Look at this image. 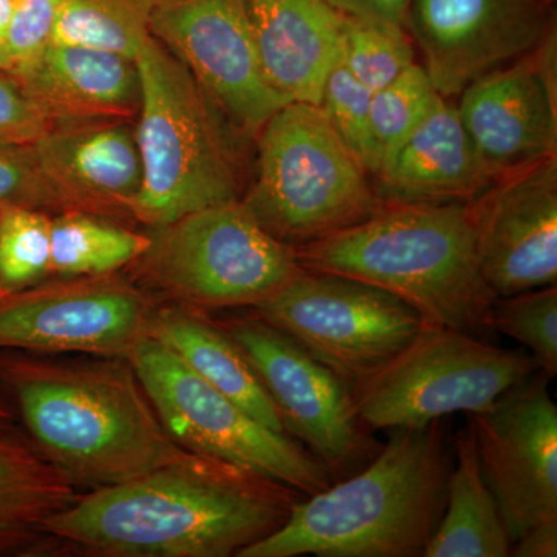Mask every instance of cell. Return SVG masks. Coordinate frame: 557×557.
I'll return each mask as SVG.
<instances>
[{"label": "cell", "instance_id": "35", "mask_svg": "<svg viewBox=\"0 0 557 557\" xmlns=\"http://www.w3.org/2000/svg\"><path fill=\"white\" fill-rule=\"evenodd\" d=\"M346 16L405 28L410 0H325Z\"/></svg>", "mask_w": 557, "mask_h": 557}, {"label": "cell", "instance_id": "7", "mask_svg": "<svg viewBox=\"0 0 557 557\" xmlns=\"http://www.w3.org/2000/svg\"><path fill=\"white\" fill-rule=\"evenodd\" d=\"M150 284L194 309L258 307L304 271L240 200L190 212L156 228L138 259Z\"/></svg>", "mask_w": 557, "mask_h": 557}, {"label": "cell", "instance_id": "26", "mask_svg": "<svg viewBox=\"0 0 557 557\" xmlns=\"http://www.w3.org/2000/svg\"><path fill=\"white\" fill-rule=\"evenodd\" d=\"M51 271L64 276H102L137 262L150 237L70 212L51 220Z\"/></svg>", "mask_w": 557, "mask_h": 557}, {"label": "cell", "instance_id": "29", "mask_svg": "<svg viewBox=\"0 0 557 557\" xmlns=\"http://www.w3.org/2000/svg\"><path fill=\"white\" fill-rule=\"evenodd\" d=\"M341 61L373 94L416 64V50L405 28L346 16Z\"/></svg>", "mask_w": 557, "mask_h": 557}, {"label": "cell", "instance_id": "5", "mask_svg": "<svg viewBox=\"0 0 557 557\" xmlns=\"http://www.w3.org/2000/svg\"><path fill=\"white\" fill-rule=\"evenodd\" d=\"M135 67L141 188L132 214L161 228L190 212L239 200L228 145L189 70L152 35Z\"/></svg>", "mask_w": 557, "mask_h": 557}, {"label": "cell", "instance_id": "25", "mask_svg": "<svg viewBox=\"0 0 557 557\" xmlns=\"http://www.w3.org/2000/svg\"><path fill=\"white\" fill-rule=\"evenodd\" d=\"M157 0H65L51 33L54 46L81 47L137 60L150 36Z\"/></svg>", "mask_w": 557, "mask_h": 557}, {"label": "cell", "instance_id": "28", "mask_svg": "<svg viewBox=\"0 0 557 557\" xmlns=\"http://www.w3.org/2000/svg\"><path fill=\"white\" fill-rule=\"evenodd\" d=\"M50 230L38 209L0 205V293L33 287L50 273Z\"/></svg>", "mask_w": 557, "mask_h": 557}, {"label": "cell", "instance_id": "30", "mask_svg": "<svg viewBox=\"0 0 557 557\" xmlns=\"http://www.w3.org/2000/svg\"><path fill=\"white\" fill-rule=\"evenodd\" d=\"M490 327L528 347L539 369L557 373V288L530 289L496 298L491 307Z\"/></svg>", "mask_w": 557, "mask_h": 557}, {"label": "cell", "instance_id": "18", "mask_svg": "<svg viewBox=\"0 0 557 557\" xmlns=\"http://www.w3.org/2000/svg\"><path fill=\"white\" fill-rule=\"evenodd\" d=\"M494 182L446 98L372 180L383 205L471 203Z\"/></svg>", "mask_w": 557, "mask_h": 557}, {"label": "cell", "instance_id": "24", "mask_svg": "<svg viewBox=\"0 0 557 557\" xmlns=\"http://www.w3.org/2000/svg\"><path fill=\"white\" fill-rule=\"evenodd\" d=\"M511 539L493 493L480 471L471 424L456 437V465L450 468L448 496L424 557H507Z\"/></svg>", "mask_w": 557, "mask_h": 557}, {"label": "cell", "instance_id": "1", "mask_svg": "<svg viewBox=\"0 0 557 557\" xmlns=\"http://www.w3.org/2000/svg\"><path fill=\"white\" fill-rule=\"evenodd\" d=\"M302 496L276 480L200 456L79 494L47 520L44 534L100 556H237L284 525Z\"/></svg>", "mask_w": 557, "mask_h": 557}, {"label": "cell", "instance_id": "11", "mask_svg": "<svg viewBox=\"0 0 557 557\" xmlns=\"http://www.w3.org/2000/svg\"><path fill=\"white\" fill-rule=\"evenodd\" d=\"M222 327L258 373L285 431L306 443L332 478L372 457V442L346 381L255 314L231 319Z\"/></svg>", "mask_w": 557, "mask_h": 557}, {"label": "cell", "instance_id": "6", "mask_svg": "<svg viewBox=\"0 0 557 557\" xmlns=\"http://www.w3.org/2000/svg\"><path fill=\"white\" fill-rule=\"evenodd\" d=\"M256 137L255 182L240 201L282 244L295 249L313 244L383 207L368 170L319 106L288 102Z\"/></svg>", "mask_w": 557, "mask_h": 557}, {"label": "cell", "instance_id": "19", "mask_svg": "<svg viewBox=\"0 0 557 557\" xmlns=\"http://www.w3.org/2000/svg\"><path fill=\"white\" fill-rule=\"evenodd\" d=\"M267 79L287 102L321 104L343 58L344 17L325 0H245Z\"/></svg>", "mask_w": 557, "mask_h": 557}, {"label": "cell", "instance_id": "23", "mask_svg": "<svg viewBox=\"0 0 557 557\" xmlns=\"http://www.w3.org/2000/svg\"><path fill=\"white\" fill-rule=\"evenodd\" d=\"M148 336L174 351L209 386L233 399L260 423L288 434L244 351L222 325L209 321L200 309L180 304L153 310Z\"/></svg>", "mask_w": 557, "mask_h": 557}, {"label": "cell", "instance_id": "14", "mask_svg": "<svg viewBox=\"0 0 557 557\" xmlns=\"http://www.w3.org/2000/svg\"><path fill=\"white\" fill-rule=\"evenodd\" d=\"M149 30L247 134L288 104L263 72L245 0H157Z\"/></svg>", "mask_w": 557, "mask_h": 557}, {"label": "cell", "instance_id": "21", "mask_svg": "<svg viewBox=\"0 0 557 557\" xmlns=\"http://www.w3.org/2000/svg\"><path fill=\"white\" fill-rule=\"evenodd\" d=\"M13 75L51 124L94 123L138 108L135 61L119 54L49 44Z\"/></svg>", "mask_w": 557, "mask_h": 557}, {"label": "cell", "instance_id": "9", "mask_svg": "<svg viewBox=\"0 0 557 557\" xmlns=\"http://www.w3.org/2000/svg\"><path fill=\"white\" fill-rule=\"evenodd\" d=\"M126 359L183 448L276 480L304 496L332 485L327 468L298 440L249 416L159 341L146 336Z\"/></svg>", "mask_w": 557, "mask_h": 557}, {"label": "cell", "instance_id": "3", "mask_svg": "<svg viewBox=\"0 0 557 557\" xmlns=\"http://www.w3.org/2000/svg\"><path fill=\"white\" fill-rule=\"evenodd\" d=\"M357 474L296 502L237 557H420L445 511L450 457L438 421L395 428Z\"/></svg>", "mask_w": 557, "mask_h": 557}, {"label": "cell", "instance_id": "20", "mask_svg": "<svg viewBox=\"0 0 557 557\" xmlns=\"http://www.w3.org/2000/svg\"><path fill=\"white\" fill-rule=\"evenodd\" d=\"M58 201L86 209H129L141 188L135 132L121 124H62L33 145Z\"/></svg>", "mask_w": 557, "mask_h": 557}, {"label": "cell", "instance_id": "27", "mask_svg": "<svg viewBox=\"0 0 557 557\" xmlns=\"http://www.w3.org/2000/svg\"><path fill=\"white\" fill-rule=\"evenodd\" d=\"M440 98L426 70L417 62L370 98V177L394 159L398 149L428 119Z\"/></svg>", "mask_w": 557, "mask_h": 557}, {"label": "cell", "instance_id": "34", "mask_svg": "<svg viewBox=\"0 0 557 557\" xmlns=\"http://www.w3.org/2000/svg\"><path fill=\"white\" fill-rule=\"evenodd\" d=\"M50 127L49 119L20 79L0 70V145L33 146Z\"/></svg>", "mask_w": 557, "mask_h": 557}, {"label": "cell", "instance_id": "38", "mask_svg": "<svg viewBox=\"0 0 557 557\" xmlns=\"http://www.w3.org/2000/svg\"><path fill=\"white\" fill-rule=\"evenodd\" d=\"M0 70H7V72H11L10 57L9 53H7L3 44H0Z\"/></svg>", "mask_w": 557, "mask_h": 557}, {"label": "cell", "instance_id": "17", "mask_svg": "<svg viewBox=\"0 0 557 557\" xmlns=\"http://www.w3.org/2000/svg\"><path fill=\"white\" fill-rule=\"evenodd\" d=\"M480 273L497 296L557 282V157L497 178L471 203Z\"/></svg>", "mask_w": 557, "mask_h": 557}, {"label": "cell", "instance_id": "39", "mask_svg": "<svg viewBox=\"0 0 557 557\" xmlns=\"http://www.w3.org/2000/svg\"><path fill=\"white\" fill-rule=\"evenodd\" d=\"M553 2H555V0H553Z\"/></svg>", "mask_w": 557, "mask_h": 557}, {"label": "cell", "instance_id": "37", "mask_svg": "<svg viewBox=\"0 0 557 557\" xmlns=\"http://www.w3.org/2000/svg\"><path fill=\"white\" fill-rule=\"evenodd\" d=\"M11 7H13V0H0V44H3L7 30H9Z\"/></svg>", "mask_w": 557, "mask_h": 557}, {"label": "cell", "instance_id": "22", "mask_svg": "<svg viewBox=\"0 0 557 557\" xmlns=\"http://www.w3.org/2000/svg\"><path fill=\"white\" fill-rule=\"evenodd\" d=\"M76 490L40 456L0 381V557L42 552L44 525L78 498Z\"/></svg>", "mask_w": 557, "mask_h": 557}, {"label": "cell", "instance_id": "36", "mask_svg": "<svg viewBox=\"0 0 557 557\" xmlns=\"http://www.w3.org/2000/svg\"><path fill=\"white\" fill-rule=\"evenodd\" d=\"M511 556L516 557H556L557 518L544 520L527 531L512 544Z\"/></svg>", "mask_w": 557, "mask_h": 557}, {"label": "cell", "instance_id": "32", "mask_svg": "<svg viewBox=\"0 0 557 557\" xmlns=\"http://www.w3.org/2000/svg\"><path fill=\"white\" fill-rule=\"evenodd\" d=\"M65 0H13L3 47L9 53L11 73L24 69L50 44Z\"/></svg>", "mask_w": 557, "mask_h": 557}, {"label": "cell", "instance_id": "10", "mask_svg": "<svg viewBox=\"0 0 557 557\" xmlns=\"http://www.w3.org/2000/svg\"><path fill=\"white\" fill-rule=\"evenodd\" d=\"M252 314L295 339L350 388L397 357L426 325L387 289L307 269Z\"/></svg>", "mask_w": 557, "mask_h": 557}, {"label": "cell", "instance_id": "13", "mask_svg": "<svg viewBox=\"0 0 557 557\" xmlns=\"http://www.w3.org/2000/svg\"><path fill=\"white\" fill-rule=\"evenodd\" d=\"M549 380L537 370L493 406L469 416L480 471L511 544L557 518V408Z\"/></svg>", "mask_w": 557, "mask_h": 557}, {"label": "cell", "instance_id": "15", "mask_svg": "<svg viewBox=\"0 0 557 557\" xmlns=\"http://www.w3.org/2000/svg\"><path fill=\"white\" fill-rule=\"evenodd\" d=\"M553 0H410L406 30L432 86L450 100L556 30Z\"/></svg>", "mask_w": 557, "mask_h": 557}, {"label": "cell", "instance_id": "8", "mask_svg": "<svg viewBox=\"0 0 557 557\" xmlns=\"http://www.w3.org/2000/svg\"><path fill=\"white\" fill-rule=\"evenodd\" d=\"M537 370L523 351L424 325L397 357L351 387V395L368 428H424L456 412H482Z\"/></svg>", "mask_w": 557, "mask_h": 557}, {"label": "cell", "instance_id": "31", "mask_svg": "<svg viewBox=\"0 0 557 557\" xmlns=\"http://www.w3.org/2000/svg\"><path fill=\"white\" fill-rule=\"evenodd\" d=\"M370 98L372 91L366 89L343 61L330 73L319 108L330 126L346 143L348 149L361 161L369 172L370 153ZM370 175V174H369Z\"/></svg>", "mask_w": 557, "mask_h": 557}, {"label": "cell", "instance_id": "33", "mask_svg": "<svg viewBox=\"0 0 557 557\" xmlns=\"http://www.w3.org/2000/svg\"><path fill=\"white\" fill-rule=\"evenodd\" d=\"M39 208L60 203L44 177L33 146L0 145V205Z\"/></svg>", "mask_w": 557, "mask_h": 557}, {"label": "cell", "instance_id": "12", "mask_svg": "<svg viewBox=\"0 0 557 557\" xmlns=\"http://www.w3.org/2000/svg\"><path fill=\"white\" fill-rule=\"evenodd\" d=\"M153 310L109 274L0 293V350L127 358L149 335Z\"/></svg>", "mask_w": 557, "mask_h": 557}, {"label": "cell", "instance_id": "4", "mask_svg": "<svg viewBox=\"0 0 557 557\" xmlns=\"http://www.w3.org/2000/svg\"><path fill=\"white\" fill-rule=\"evenodd\" d=\"M300 265L394 293L424 324L493 332L497 296L480 273L469 203L383 205L364 222L296 248Z\"/></svg>", "mask_w": 557, "mask_h": 557}, {"label": "cell", "instance_id": "2", "mask_svg": "<svg viewBox=\"0 0 557 557\" xmlns=\"http://www.w3.org/2000/svg\"><path fill=\"white\" fill-rule=\"evenodd\" d=\"M0 381L40 456L75 486L119 485L200 457L164 428L126 358L0 350Z\"/></svg>", "mask_w": 557, "mask_h": 557}, {"label": "cell", "instance_id": "16", "mask_svg": "<svg viewBox=\"0 0 557 557\" xmlns=\"http://www.w3.org/2000/svg\"><path fill=\"white\" fill-rule=\"evenodd\" d=\"M458 115L494 178L557 157V33L458 95Z\"/></svg>", "mask_w": 557, "mask_h": 557}]
</instances>
